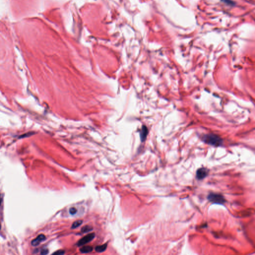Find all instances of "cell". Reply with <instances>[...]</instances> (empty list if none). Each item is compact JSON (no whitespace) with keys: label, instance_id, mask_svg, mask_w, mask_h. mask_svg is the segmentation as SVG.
Returning a JSON list of instances; mask_svg holds the SVG:
<instances>
[{"label":"cell","instance_id":"obj_14","mask_svg":"<svg viewBox=\"0 0 255 255\" xmlns=\"http://www.w3.org/2000/svg\"><path fill=\"white\" fill-rule=\"evenodd\" d=\"M2 201H3V198H2V196L1 195H0V206H1V204H2Z\"/></svg>","mask_w":255,"mask_h":255},{"label":"cell","instance_id":"obj_2","mask_svg":"<svg viewBox=\"0 0 255 255\" xmlns=\"http://www.w3.org/2000/svg\"><path fill=\"white\" fill-rule=\"evenodd\" d=\"M207 199L210 202L214 204L223 205L226 202V200L224 196L221 194L216 193H210L207 196Z\"/></svg>","mask_w":255,"mask_h":255},{"label":"cell","instance_id":"obj_13","mask_svg":"<svg viewBox=\"0 0 255 255\" xmlns=\"http://www.w3.org/2000/svg\"><path fill=\"white\" fill-rule=\"evenodd\" d=\"M48 250L46 249H44L43 250H42L41 252V254H42V255H46L47 254H48Z\"/></svg>","mask_w":255,"mask_h":255},{"label":"cell","instance_id":"obj_7","mask_svg":"<svg viewBox=\"0 0 255 255\" xmlns=\"http://www.w3.org/2000/svg\"><path fill=\"white\" fill-rule=\"evenodd\" d=\"M93 250V248L91 246H84L80 249V252L83 254L88 253Z\"/></svg>","mask_w":255,"mask_h":255},{"label":"cell","instance_id":"obj_10","mask_svg":"<svg viewBox=\"0 0 255 255\" xmlns=\"http://www.w3.org/2000/svg\"><path fill=\"white\" fill-rule=\"evenodd\" d=\"M93 230V228L92 227L90 226H89V225H86V226H83L81 229V232L82 233H87Z\"/></svg>","mask_w":255,"mask_h":255},{"label":"cell","instance_id":"obj_3","mask_svg":"<svg viewBox=\"0 0 255 255\" xmlns=\"http://www.w3.org/2000/svg\"><path fill=\"white\" fill-rule=\"evenodd\" d=\"M95 236V234L94 233H90L88 234L86 236L82 238L80 240H79L77 242V245L79 247L83 246L86 244L88 243L89 242H91Z\"/></svg>","mask_w":255,"mask_h":255},{"label":"cell","instance_id":"obj_15","mask_svg":"<svg viewBox=\"0 0 255 255\" xmlns=\"http://www.w3.org/2000/svg\"><path fill=\"white\" fill-rule=\"evenodd\" d=\"M1 224H0V229H1Z\"/></svg>","mask_w":255,"mask_h":255},{"label":"cell","instance_id":"obj_6","mask_svg":"<svg viewBox=\"0 0 255 255\" xmlns=\"http://www.w3.org/2000/svg\"><path fill=\"white\" fill-rule=\"evenodd\" d=\"M148 129L145 126H143L141 132V141H145L146 136L148 135Z\"/></svg>","mask_w":255,"mask_h":255},{"label":"cell","instance_id":"obj_12","mask_svg":"<svg viewBox=\"0 0 255 255\" xmlns=\"http://www.w3.org/2000/svg\"><path fill=\"white\" fill-rule=\"evenodd\" d=\"M64 253H65L64 251L58 250L56 251V252H55L54 253H53V254L58 255H63V254H64Z\"/></svg>","mask_w":255,"mask_h":255},{"label":"cell","instance_id":"obj_9","mask_svg":"<svg viewBox=\"0 0 255 255\" xmlns=\"http://www.w3.org/2000/svg\"><path fill=\"white\" fill-rule=\"evenodd\" d=\"M82 222H83V221L81 220H78L77 221H75L72 224V226H71V229H75V228H77L82 224Z\"/></svg>","mask_w":255,"mask_h":255},{"label":"cell","instance_id":"obj_5","mask_svg":"<svg viewBox=\"0 0 255 255\" xmlns=\"http://www.w3.org/2000/svg\"><path fill=\"white\" fill-rule=\"evenodd\" d=\"M46 237L44 235H40L37 237L32 240V245L33 246H38L41 242L43 241L46 240Z\"/></svg>","mask_w":255,"mask_h":255},{"label":"cell","instance_id":"obj_11","mask_svg":"<svg viewBox=\"0 0 255 255\" xmlns=\"http://www.w3.org/2000/svg\"><path fill=\"white\" fill-rule=\"evenodd\" d=\"M77 212V209L75 207H71L69 209V213L71 215H74Z\"/></svg>","mask_w":255,"mask_h":255},{"label":"cell","instance_id":"obj_8","mask_svg":"<svg viewBox=\"0 0 255 255\" xmlns=\"http://www.w3.org/2000/svg\"><path fill=\"white\" fill-rule=\"evenodd\" d=\"M107 247V244H103L102 245L96 246L95 248V251L98 253H102V252H104L106 250Z\"/></svg>","mask_w":255,"mask_h":255},{"label":"cell","instance_id":"obj_1","mask_svg":"<svg viewBox=\"0 0 255 255\" xmlns=\"http://www.w3.org/2000/svg\"><path fill=\"white\" fill-rule=\"evenodd\" d=\"M202 140L206 144L215 147L220 146L223 145L222 139L218 136L213 134L203 135L202 137Z\"/></svg>","mask_w":255,"mask_h":255},{"label":"cell","instance_id":"obj_4","mask_svg":"<svg viewBox=\"0 0 255 255\" xmlns=\"http://www.w3.org/2000/svg\"><path fill=\"white\" fill-rule=\"evenodd\" d=\"M209 170L205 168H201L198 169L196 173V178L198 180H202L205 178L208 174Z\"/></svg>","mask_w":255,"mask_h":255}]
</instances>
